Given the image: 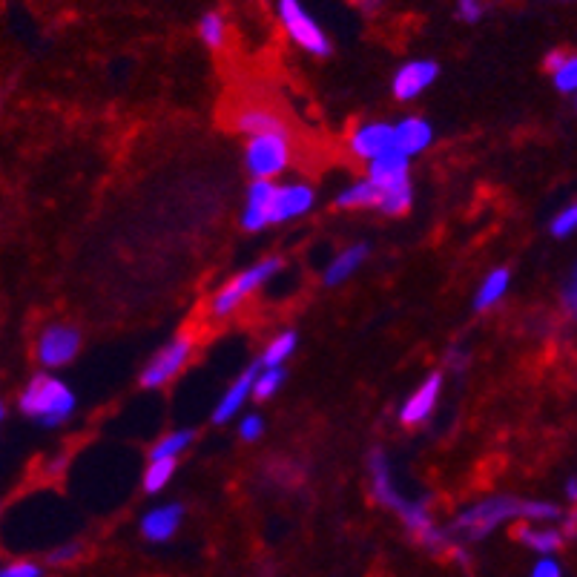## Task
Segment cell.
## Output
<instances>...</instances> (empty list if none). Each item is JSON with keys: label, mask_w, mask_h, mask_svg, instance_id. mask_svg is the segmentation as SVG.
I'll return each instance as SVG.
<instances>
[{"label": "cell", "mask_w": 577, "mask_h": 577, "mask_svg": "<svg viewBox=\"0 0 577 577\" xmlns=\"http://www.w3.org/2000/svg\"><path fill=\"white\" fill-rule=\"evenodd\" d=\"M21 411L38 420L46 428L64 425L75 411V394L58 377L41 374L35 377L21 394Z\"/></svg>", "instance_id": "obj_1"}, {"label": "cell", "mask_w": 577, "mask_h": 577, "mask_svg": "<svg viewBox=\"0 0 577 577\" xmlns=\"http://www.w3.org/2000/svg\"><path fill=\"white\" fill-rule=\"evenodd\" d=\"M509 520H520V500L517 497H486L466 511L457 514L454 520V534L460 537V543H474L489 537L494 529H500Z\"/></svg>", "instance_id": "obj_2"}, {"label": "cell", "mask_w": 577, "mask_h": 577, "mask_svg": "<svg viewBox=\"0 0 577 577\" xmlns=\"http://www.w3.org/2000/svg\"><path fill=\"white\" fill-rule=\"evenodd\" d=\"M282 267V259H276V256H270V259H262L259 265L247 267L245 273H239L236 279H230L227 285H224L216 296H213V302H210V313L216 316V319H227V316H233V313L239 311V305L245 302L247 296L253 293V290H259L265 285L267 279L276 273Z\"/></svg>", "instance_id": "obj_3"}, {"label": "cell", "mask_w": 577, "mask_h": 577, "mask_svg": "<svg viewBox=\"0 0 577 577\" xmlns=\"http://www.w3.org/2000/svg\"><path fill=\"white\" fill-rule=\"evenodd\" d=\"M245 164L253 178L279 176L290 164L288 133H262L250 135L245 150Z\"/></svg>", "instance_id": "obj_4"}, {"label": "cell", "mask_w": 577, "mask_h": 577, "mask_svg": "<svg viewBox=\"0 0 577 577\" xmlns=\"http://www.w3.org/2000/svg\"><path fill=\"white\" fill-rule=\"evenodd\" d=\"M279 18H282V26L288 29L293 44L302 46L305 52H311L316 58H328V55H331L328 35H325L322 26L305 12V6H302L299 0H279Z\"/></svg>", "instance_id": "obj_5"}, {"label": "cell", "mask_w": 577, "mask_h": 577, "mask_svg": "<svg viewBox=\"0 0 577 577\" xmlns=\"http://www.w3.org/2000/svg\"><path fill=\"white\" fill-rule=\"evenodd\" d=\"M193 348H196L193 333H178L176 339H170V342L150 359V365H147L144 374H141V385H144V388H161V385H167L170 379L178 377V374L184 371V365H187L190 356H193Z\"/></svg>", "instance_id": "obj_6"}, {"label": "cell", "mask_w": 577, "mask_h": 577, "mask_svg": "<svg viewBox=\"0 0 577 577\" xmlns=\"http://www.w3.org/2000/svg\"><path fill=\"white\" fill-rule=\"evenodd\" d=\"M81 348V333L72 325H49L38 339V359L46 368H61Z\"/></svg>", "instance_id": "obj_7"}, {"label": "cell", "mask_w": 577, "mask_h": 577, "mask_svg": "<svg viewBox=\"0 0 577 577\" xmlns=\"http://www.w3.org/2000/svg\"><path fill=\"white\" fill-rule=\"evenodd\" d=\"M313 207V190L308 184H285L273 190L270 199V224L290 222Z\"/></svg>", "instance_id": "obj_8"}, {"label": "cell", "mask_w": 577, "mask_h": 577, "mask_svg": "<svg viewBox=\"0 0 577 577\" xmlns=\"http://www.w3.org/2000/svg\"><path fill=\"white\" fill-rule=\"evenodd\" d=\"M437 75H440V67L434 61H411L394 75V95L400 101H414L434 84Z\"/></svg>", "instance_id": "obj_9"}, {"label": "cell", "mask_w": 577, "mask_h": 577, "mask_svg": "<svg viewBox=\"0 0 577 577\" xmlns=\"http://www.w3.org/2000/svg\"><path fill=\"white\" fill-rule=\"evenodd\" d=\"M368 181L377 187V190H388V187H397L408 181V158L402 156L400 150H385L377 158L368 161Z\"/></svg>", "instance_id": "obj_10"}, {"label": "cell", "mask_w": 577, "mask_h": 577, "mask_svg": "<svg viewBox=\"0 0 577 577\" xmlns=\"http://www.w3.org/2000/svg\"><path fill=\"white\" fill-rule=\"evenodd\" d=\"M440 388H443V377L440 374H431V377L422 382L420 388L405 400L400 411V420L405 425H417V422H425L431 417L434 405L440 400Z\"/></svg>", "instance_id": "obj_11"}, {"label": "cell", "mask_w": 577, "mask_h": 577, "mask_svg": "<svg viewBox=\"0 0 577 577\" xmlns=\"http://www.w3.org/2000/svg\"><path fill=\"white\" fill-rule=\"evenodd\" d=\"M273 190L276 184L267 181V178H256L247 190V204H245V216H242V224L250 233H259L262 227L270 224V199H273Z\"/></svg>", "instance_id": "obj_12"}, {"label": "cell", "mask_w": 577, "mask_h": 577, "mask_svg": "<svg viewBox=\"0 0 577 577\" xmlns=\"http://www.w3.org/2000/svg\"><path fill=\"white\" fill-rule=\"evenodd\" d=\"M434 141V130L428 121L422 118H402L400 124L394 127V150H400L402 156L411 158L417 153H425Z\"/></svg>", "instance_id": "obj_13"}, {"label": "cell", "mask_w": 577, "mask_h": 577, "mask_svg": "<svg viewBox=\"0 0 577 577\" xmlns=\"http://www.w3.org/2000/svg\"><path fill=\"white\" fill-rule=\"evenodd\" d=\"M184 520V506L178 503H167V506H158V509L147 511L144 520H141V534L153 543H164L178 532Z\"/></svg>", "instance_id": "obj_14"}, {"label": "cell", "mask_w": 577, "mask_h": 577, "mask_svg": "<svg viewBox=\"0 0 577 577\" xmlns=\"http://www.w3.org/2000/svg\"><path fill=\"white\" fill-rule=\"evenodd\" d=\"M233 127L245 135H262V133H288L285 130V121L262 104H250V107H239L236 118H233Z\"/></svg>", "instance_id": "obj_15"}, {"label": "cell", "mask_w": 577, "mask_h": 577, "mask_svg": "<svg viewBox=\"0 0 577 577\" xmlns=\"http://www.w3.org/2000/svg\"><path fill=\"white\" fill-rule=\"evenodd\" d=\"M391 147H394V127L391 124H365L351 135L354 156L365 158V161L377 158L379 153H385Z\"/></svg>", "instance_id": "obj_16"}, {"label": "cell", "mask_w": 577, "mask_h": 577, "mask_svg": "<svg viewBox=\"0 0 577 577\" xmlns=\"http://www.w3.org/2000/svg\"><path fill=\"white\" fill-rule=\"evenodd\" d=\"M259 368H262L259 362H256V365H250L245 374L230 385V391L224 394L222 402H219V405H216V411H213V422L224 425V422L230 420L233 414H239V408H242L247 397H250V388H253V379H256V374H259Z\"/></svg>", "instance_id": "obj_17"}, {"label": "cell", "mask_w": 577, "mask_h": 577, "mask_svg": "<svg viewBox=\"0 0 577 577\" xmlns=\"http://www.w3.org/2000/svg\"><path fill=\"white\" fill-rule=\"evenodd\" d=\"M517 540L523 543V546H529L532 552H537L540 557L546 555H555L563 549V534L555 532V529H540V526H529V523H520L517 529Z\"/></svg>", "instance_id": "obj_18"}, {"label": "cell", "mask_w": 577, "mask_h": 577, "mask_svg": "<svg viewBox=\"0 0 577 577\" xmlns=\"http://www.w3.org/2000/svg\"><path fill=\"white\" fill-rule=\"evenodd\" d=\"M365 259H368V245H354L342 250L331 262V267L325 270V285H342L348 276H354Z\"/></svg>", "instance_id": "obj_19"}, {"label": "cell", "mask_w": 577, "mask_h": 577, "mask_svg": "<svg viewBox=\"0 0 577 577\" xmlns=\"http://www.w3.org/2000/svg\"><path fill=\"white\" fill-rule=\"evenodd\" d=\"M509 282H511V273L506 270V267L491 270L489 276L483 279L480 290H477V296H474V308H477V311H489V308H494V305L506 296Z\"/></svg>", "instance_id": "obj_20"}, {"label": "cell", "mask_w": 577, "mask_h": 577, "mask_svg": "<svg viewBox=\"0 0 577 577\" xmlns=\"http://www.w3.org/2000/svg\"><path fill=\"white\" fill-rule=\"evenodd\" d=\"M379 193L377 187L365 178V181H356V184H351L348 190H342L339 193V199H336V204L339 207H345V210H362V207H377L379 204Z\"/></svg>", "instance_id": "obj_21"}, {"label": "cell", "mask_w": 577, "mask_h": 577, "mask_svg": "<svg viewBox=\"0 0 577 577\" xmlns=\"http://www.w3.org/2000/svg\"><path fill=\"white\" fill-rule=\"evenodd\" d=\"M196 440V434L193 431H173V434H167V437H161L156 445H153V451H150V460H178L190 443Z\"/></svg>", "instance_id": "obj_22"}, {"label": "cell", "mask_w": 577, "mask_h": 577, "mask_svg": "<svg viewBox=\"0 0 577 577\" xmlns=\"http://www.w3.org/2000/svg\"><path fill=\"white\" fill-rule=\"evenodd\" d=\"M379 193H382V196H379L377 207L385 216H400V213H405V210L411 207V199H414L411 181L397 184V187H388V190H379Z\"/></svg>", "instance_id": "obj_23"}, {"label": "cell", "mask_w": 577, "mask_h": 577, "mask_svg": "<svg viewBox=\"0 0 577 577\" xmlns=\"http://www.w3.org/2000/svg\"><path fill=\"white\" fill-rule=\"evenodd\" d=\"M293 351H296V333L293 331L279 333V336L265 348V354L259 359V365H262V368H279Z\"/></svg>", "instance_id": "obj_24"}, {"label": "cell", "mask_w": 577, "mask_h": 577, "mask_svg": "<svg viewBox=\"0 0 577 577\" xmlns=\"http://www.w3.org/2000/svg\"><path fill=\"white\" fill-rule=\"evenodd\" d=\"M282 382H285V368H282V365H279V368H259L250 394H253L256 400H270V397L282 388Z\"/></svg>", "instance_id": "obj_25"}, {"label": "cell", "mask_w": 577, "mask_h": 577, "mask_svg": "<svg viewBox=\"0 0 577 577\" xmlns=\"http://www.w3.org/2000/svg\"><path fill=\"white\" fill-rule=\"evenodd\" d=\"M176 463L178 460H150L147 474H144V491L147 494H158V491L164 489L173 480V474H176Z\"/></svg>", "instance_id": "obj_26"}, {"label": "cell", "mask_w": 577, "mask_h": 577, "mask_svg": "<svg viewBox=\"0 0 577 577\" xmlns=\"http://www.w3.org/2000/svg\"><path fill=\"white\" fill-rule=\"evenodd\" d=\"M563 514L555 503H546V500H520V520H529V523H546V520H560Z\"/></svg>", "instance_id": "obj_27"}, {"label": "cell", "mask_w": 577, "mask_h": 577, "mask_svg": "<svg viewBox=\"0 0 577 577\" xmlns=\"http://www.w3.org/2000/svg\"><path fill=\"white\" fill-rule=\"evenodd\" d=\"M199 32L201 38H204V44L213 46V49H219L224 44V38H227V26H224V18L219 12H210V15H204L199 23Z\"/></svg>", "instance_id": "obj_28"}, {"label": "cell", "mask_w": 577, "mask_h": 577, "mask_svg": "<svg viewBox=\"0 0 577 577\" xmlns=\"http://www.w3.org/2000/svg\"><path fill=\"white\" fill-rule=\"evenodd\" d=\"M552 78H555V87L566 95H572L577 89V58L575 55H566L560 67L552 69Z\"/></svg>", "instance_id": "obj_29"}, {"label": "cell", "mask_w": 577, "mask_h": 577, "mask_svg": "<svg viewBox=\"0 0 577 577\" xmlns=\"http://www.w3.org/2000/svg\"><path fill=\"white\" fill-rule=\"evenodd\" d=\"M577 227V207L575 204H569L566 210H560L555 216V222H552V236L557 239H566V236H572Z\"/></svg>", "instance_id": "obj_30"}, {"label": "cell", "mask_w": 577, "mask_h": 577, "mask_svg": "<svg viewBox=\"0 0 577 577\" xmlns=\"http://www.w3.org/2000/svg\"><path fill=\"white\" fill-rule=\"evenodd\" d=\"M0 577H44V566H38L35 560H18L3 566Z\"/></svg>", "instance_id": "obj_31"}, {"label": "cell", "mask_w": 577, "mask_h": 577, "mask_svg": "<svg viewBox=\"0 0 577 577\" xmlns=\"http://www.w3.org/2000/svg\"><path fill=\"white\" fill-rule=\"evenodd\" d=\"M81 557V546L78 543H64V546H58L52 555H49V563H55V566H69V563H75Z\"/></svg>", "instance_id": "obj_32"}, {"label": "cell", "mask_w": 577, "mask_h": 577, "mask_svg": "<svg viewBox=\"0 0 577 577\" xmlns=\"http://www.w3.org/2000/svg\"><path fill=\"white\" fill-rule=\"evenodd\" d=\"M265 434V422H262V417H245L242 420V425H239V437L242 440H247V443H253V440H259Z\"/></svg>", "instance_id": "obj_33"}, {"label": "cell", "mask_w": 577, "mask_h": 577, "mask_svg": "<svg viewBox=\"0 0 577 577\" xmlns=\"http://www.w3.org/2000/svg\"><path fill=\"white\" fill-rule=\"evenodd\" d=\"M532 577H563V569H560V563H557L555 557L546 555L537 560V566L532 569Z\"/></svg>", "instance_id": "obj_34"}, {"label": "cell", "mask_w": 577, "mask_h": 577, "mask_svg": "<svg viewBox=\"0 0 577 577\" xmlns=\"http://www.w3.org/2000/svg\"><path fill=\"white\" fill-rule=\"evenodd\" d=\"M486 12L483 0H460V18L463 21H480Z\"/></svg>", "instance_id": "obj_35"}, {"label": "cell", "mask_w": 577, "mask_h": 577, "mask_svg": "<svg viewBox=\"0 0 577 577\" xmlns=\"http://www.w3.org/2000/svg\"><path fill=\"white\" fill-rule=\"evenodd\" d=\"M563 302H566V311L575 313V308H577V282H575V273L569 276V282H566V288H563Z\"/></svg>", "instance_id": "obj_36"}, {"label": "cell", "mask_w": 577, "mask_h": 577, "mask_svg": "<svg viewBox=\"0 0 577 577\" xmlns=\"http://www.w3.org/2000/svg\"><path fill=\"white\" fill-rule=\"evenodd\" d=\"M448 362H451L454 371H463L468 365V354H463V351H451V354H448Z\"/></svg>", "instance_id": "obj_37"}, {"label": "cell", "mask_w": 577, "mask_h": 577, "mask_svg": "<svg viewBox=\"0 0 577 577\" xmlns=\"http://www.w3.org/2000/svg\"><path fill=\"white\" fill-rule=\"evenodd\" d=\"M566 55H569V52H563V49H555V52H549V55H546V69L552 72L555 67H560Z\"/></svg>", "instance_id": "obj_38"}, {"label": "cell", "mask_w": 577, "mask_h": 577, "mask_svg": "<svg viewBox=\"0 0 577 577\" xmlns=\"http://www.w3.org/2000/svg\"><path fill=\"white\" fill-rule=\"evenodd\" d=\"M566 497L575 503L577 500V483H575V477H569V483H566Z\"/></svg>", "instance_id": "obj_39"}, {"label": "cell", "mask_w": 577, "mask_h": 577, "mask_svg": "<svg viewBox=\"0 0 577 577\" xmlns=\"http://www.w3.org/2000/svg\"><path fill=\"white\" fill-rule=\"evenodd\" d=\"M566 534H575V514L566 517Z\"/></svg>", "instance_id": "obj_40"}, {"label": "cell", "mask_w": 577, "mask_h": 577, "mask_svg": "<svg viewBox=\"0 0 577 577\" xmlns=\"http://www.w3.org/2000/svg\"><path fill=\"white\" fill-rule=\"evenodd\" d=\"M3 417H6V405L0 402V420H3Z\"/></svg>", "instance_id": "obj_41"}]
</instances>
